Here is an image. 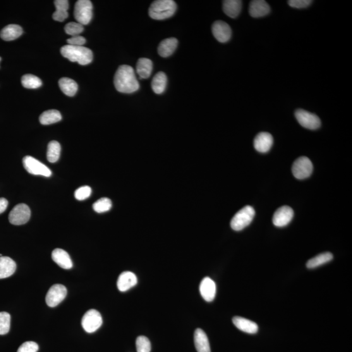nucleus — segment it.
I'll use <instances>...</instances> for the list:
<instances>
[{
  "label": "nucleus",
  "mask_w": 352,
  "mask_h": 352,
  "mask_svg": "<svg viewBox=\"0 0 352 352\" xmlns=\"http://www.w3.org/2000/svg\"><path fill=\"white\" fill-rule=\"evenodd\" d=\"M74 16L77 23L82 25H88L93 16V5L90 0H78L76 2Z\"/></svg>",
  "instance_id": "obj_5"
},
{
  "label": "nucleus",
  "mask_w": 352,
  "mask_h": 352,
  "mask_svg": "<svg viewBox=\"0 0 352 352\" xmlns=\"http://www.w3.org/2000/svg\"><path fill=\"white\" fill-rule=\"evenodd\" d=\"M92 194V189L89 186H83L76 190L75 196L76 200H85L89 198Z\"/></svg>",
  "instance_id": "obj_36"
},
{
  "label": "nucleus",
  "mask_w": 352,
  "mask_h": 352,
  "mask_svg": "<svg viewBox=\"0 0 352 352\" xmlns=\"http://www.w3.org/2000/svg\"><path fill=\"white\" fill-rule=\"evenodd\" d=\"M212 33L215 39L222 43L228 42L232 36L231 28L223 21L218 20L212 26Z\"/></svg>",
  "instance_id": "obj_13"
},
{
  "label": "nucleus",
  "mask_w": 352,
  "mask_h": 352,
  "mask_svg": "<svg viewBox=\"0 0 352 352\" xmlns=\"http://www.w3.org/2000/svg\"><path fill=\"white\" fill-rule=\"evenodd\" d=\"M52 258L59 267L65 270H70L73 267V262L70 256L66 251L61 249H56L52 251Z\"/></svg>",
  "instance_id": "obj_18"
},
{
  "label": "nucleus",
  "mask_w": 352,
  "mask_h": 352,
  "mask_svg": "<svg viewBox=\"0 0 352 352\" xmlns=\"http://www.w3.org/2000/svg\"><path fill=\"white\" fill-rule=\"evenodd\" d=\"M67 288L62 284H54L46 296V303L50 307H55L62 302L67 296Z\"/></svg>",
  "instance_id": "obj_11"
},
{
  "label": "nucleus",
  "mask_w": 352,
  "mask_h": 352,
  "mask_svg": "<svg viewBox=\"0 0 352 352\" xmlns=\"http://www.w3.org/2000/svg\"><path fill=\"white\" fill-rule=\"evenodd\" d=\"M0 61H1V57H0Z\"/></svg>",
  "instance_id": "obj_43"
},
{
  "label": "nucleus",
  "mask_w": 352,
  "mask_h": 352,
  "mask_svg": "<svg viewBox=\"0 0 352 352\" xmlns=\"http://www.w3.org/2000/svg\"><path fill=\"white\" fill-rule=\"evenodd\" d=\"M294 217V211L291 207L284 205L275 212L273 217V223L277 227H284L291 222Z\"/></svg>",
  "instance_id": "obj_12"
},
{
  "label": "nucleus",
  "mask_w": 352,
  "mask_h": 352,
  "mask_svg": "<svg viewBox=\"0 0 352 352\" xmlns=\"http://www.w3.org/2000/svg\"><path fill=\"white\" fill-rule=\"evenodd\" d=\"M167 85V76L163 72H159L153 77L152 82V88L153 92L156 94H162L166 90Z\"/></svg>",
  "instance_id": "obj_26"
},
{
  "label": "nucleus",
  "mask_w": 352,
  "mask_h": 352,
  "mask_svg": "<svg viewBox=\"0 0 352 352\" xmlns=\"http://www.w3.org/2000/svg\"><path fill=\"white\" fill-rule=\"evenodd\" d=\"M312 2L310 0H289L288 4L293 8L303 9L309 6Z\"/></svg>",
  "instance_id": "obj_38"
},
{
  "label": "nucleus",
  "mask_w": 352,
  "mask_h": 352,
  "mask_svg": "<svg viewBox=\"0 0 352 352\" xmlns=\"http://www.w3.org/2000/svg\"><path fill=\"white\" fill-rule=\"evenodd\" d=\"M270 7L263 0H254L249 6V14L253 18L263 17L270 13Z\"/></svg>",
  "instance_id": "obj_17"
},
{
  "label": "nucleus",
  "mask_w": 352,
  "mask_h": 352,
  "mask_svg": "<svg viewBox=\"0 0 352 352\" xmlns=\"http://www.w3.org/2000/svg\"><path fill=\"white\" fill-rule=\"evenodd\" d=\"M333 258H334V256L331 253L327 252L320 254V255L308 261L306 263V267L308 269H314V268L319 267L320 265L330 262L333 260Z\"/></svg>",
  "instance_id": "obj_28"
},
{
  "label": "nucleus",
  "mask_w": 352,
  "mask_h": 352,
  "mask_svg": "<svg viewBox=\"0 0 352 352\" xmlns=\"http://www.w3.org/2000/svg\"><path fill=\"white\" fill-rule=\"evenodd\" d=\"M67 42H68L69 45L81 47L85 44L86 40L82 36L76 35L69 38V39L67 40Z\"/></svg>",
  "instance_id": "obj_39"
},
{
  "label": "nucleus",
  "mask_w": 352,
  "mask_h": 352,
  "mask_svg": "<svg viewBox=\"0 0 352 352\" xmlns=\"http://www.w3.org/2000/svg\"><path fill=\"white\" fill-rule=\"evenodd\" d=\"M232 321L235 326L246 334H255L258 331V325L245 318L236 317L233 318Z\"/></svg>",
  "instance_id": "obj_19"
},
{
  "label": "nucleus",
  "mask_w": 352,
  "mask_h": 352,
  "mask_svg": "<svg viewBox=\"0 0 352 352\" xmlns=\"http://www.w3.org/2000/svg\"><path fill=\"white\" fill-rule=\"evenodd\" d=\"M200 292L205 301L211 302L214 301L216 295V284L210 277H205L201 282Z\"/></svg>",
  "instance_id": "obj_15"
},
{
  "label": "nucleus",
  "mask_w": 352,
  "mask_h": 352,
  "mask_svg": "<svg viewBox=\"0 0 352 352\" xmlns=\"http://www.w3.org/2000/svg\"><path fill=\"white\" fill-rule=\"evenodd\" d=\"M56 9L68 11L69 9V2L68 0H56L54 2Z\"/></svg>",
  "instance_id": "obj_41"
},
{
  "label": "nucleus",
  "mask_w": 352,
  "mask_h": 352,
  "mask_svg": "<svg viewBox=\"0 0 352 352\" xmlns=\"http://www.w3.org/2000/svg\"><path fill=\"white\" fill-rule=\"evenodd\" d=\"M153 71L152 60L148 58L138 59L136 64V72L140 79H146L150 77Z\"/></svg>",
  "instance_id": "obj_25"
},
{
  "label": "nucleus",
  "mask_w": 352,
  "mask_h": 352,
  "mask_svg": "<svg viewBox=\"0 0 352 352\" xmlns=\"http://www.w3.org/2000/svg\"><path fill=\"white\" fill-rule=\"evenodd\" d=\"M22 85L28 89H36L42 86V81L37 76L28 74L22 78Z\"/></svg>",
  "instance_id": "obj_31"
},
{
  "label": "nucleus",
  "mask_w": 352,
  "mask_h": 352,
  "mask_svg": "<svg viewBox=\"0 0 352 352\" xmlns=\"http://www.w3.org/2000/svg\"><path fill=\"white\" fill-rule=\"evenodd\" d=\"M39 350V346L34 342L28 341L22 344L19 347L17 352H37Z\"/></svg>",
  "instance_id": "obj_37"
},
{
  "label": "nucleus",
  "mask_w": 352,
  "mask_h": 352,
  "mask_svg": "<svg viewBox=\"0 0 352 352\" xmlns=\"http://www.w3.org/2000/svg\"><path fill=\"white\" fill-rule=\"evenodd\" d=\"M84 31V26L77 23H69L65 26V32L69 35L73 36L79 35Z\"/></svg>",
  "instance_id": "obj_34"
},
{
  "label": "nucleus",
  "mask_w": 352,
  "mask_h": 352,
  "mask_svg": "<svg viewBox=\"0 0 352 352\" xmlns=\"http://www.w3.org/2000/svg\"><path fill=\"white\" fill-rule=\"evenodd\" d=\"M114 83L116 89L119 92L123 93L135 92L140 88L135 71L128 65H123L117 69L115 74Z\"/></svg>",
  "instance_id": "obj_1"
},
{
  "label": "nucleus",
  "mask_w": 352,
  "mask_h": 352,
  "mask_svg": "<svg viewBox=\"0 0 352 352\" xmlns=\"http://www.w3.org/2000/svg\"><path fill=\"white\" fill-rule=\"evenodd\" d=\"M178 42L176 38H168L160 42L158 47V53L162 57L171 56L178 47Z\"/></svg>",
  "instance_id": "obj_21"
},
{
  "label": "nucleus",
  "mask_w": 352,
  "mask_h": 352,
  "mask_svg": "<svg viewBox=\"0 0 352 352\" xmlns=\"http://www.w3.org/2000/svg\"><path fill=\"white\" fill-rule=\"evenodd\" d=\"M11 316L8 313L0 312V335L8 334L10 330Z\"/></svg>",
  "instance_id": "obj_33"
},
{
  "label": "nucleus",
  "mask_w": 352,
  "mask_h": 352,
  "mask_svg": "<svg viewBox=\"0 0 352 352\" xmlns=\"http://www.w3.org/2000/svg\"><path fill=\"white\" fill-rule=\"evenodd\" d=\"M68 17V11L59 10V9H56L52 15L54 20L58 22H63Z\"/></svg>",
  "instance_id": "obj_40"
},
{
  "label": "nucleus",
  "mask_w": 352,
  "mask_h": 352,
  "mask_svg": "<svg viewBox=\"0 0 352 352\" xmlns=\"http://www.w3.org/2000/svg\"><path fill=\"white\" fill-rule=\"evenodd\" d=\"M31 217L30 208L25 203L16 205L9 215V222L13 225H23L28 222Z\"/></svg>",
  "instance_id": "obj_9"
},
{
  "label": "nucleus",
  "mask_w": 352,
  "mask_h": 352,
  "mask_svg": "<svg viewBox=\"0 0 352 352\" xmlns=\"http://www.w3.org/2000/svg\"><path fill=\"white\" fill-rule=\"evenodd\" d=\"M137 282L135 274L131 272H125L119 275L117 279V288L120 292H126L136 286Z\"/></svg>",
  "instance_id": "obj_16"
},
{
  "label": "nucleus",
  "mask_w": 352,
  "mask_h": 352,
  "mask_svg": "<svg viewBox=\"0 0 352 352\" xmlns=\"http://www.w3.org/2000/svg\"><path fill=\"white\" fill-rule=\"evenodd\" d=\"M176 10L177 5L173 0H157L151 5L149 15L154 20H165L173 16Z\"/></svg>",
  "instance_id": "obj_3"
},
{
  "label": "nucleus",
  "mask_w": 352,
  "mask_h": 352,
  "mask_svg": "<svg viewBox=\"0 0 352 352\" xmlns=\"http://www.w3.org/2000/svg\"><path fill=\"white\" fill-rule=\"evenodd\" d=\"M112 205V201L109 198H102L93 203V208L95 212L101 214L109 212L111 209Z\"/></svg>",
  "instance_id": "obj_32"
},
{
  "label": "nucleus",
  "mask_w": 352,
  "mask_h": 352,
  "mask_svg": "<svg viewBox=\"0 0 352 352\" xmlns=\"http://www.w3.org/2000/svg\"><path fill=\"white\" fill-rule=\"evenodd\" d=\"M292 170L296 178L304 179L308 178L312 174L313 165L308 157H301L294 161Z\"/></svg>",
  "instance_id": "obj_6"
},
{
  "label": "nucleus",
  "mask_w": 352,
  "mask_h": 352,
  "mask_svg": "<svg viewBox=\"0 0 352 352\" xmlns=\"http://www.w3.org/2000/svg\"><path fill=\"white\" fill-rule=\"evenodd\" d=\"M297 120L301 126L310 130H316L320 128L321 121L317 115L310 113L309 112L299 109L295 112Z\"/></svg>",
  "instance_id": "obj_10"
},
{
  "label": "nucleus",
  "mask_w": 352,
  "mask_h": 352,
  "mask_svg": "<svg viewBox=\"0 0 352 352\" xmlns=\"http://www.w3.org/2000/svg\"><path fill=\"white\" fill-rule=\"evenodd\" d=\"M136 349L137 352H150L151 342L147 337L140 336L136 339Z\"/></svg>",
  "instance_id": "obj_35"
},
{
  "label": "nucleus",
  "mask_w": 352,
  "mask_h": 352,
  "mask_svg": "<svg viewBox=\"0 0 352 352\" xmlns=\"http://www.w3.org/2000/svg\"><path fill=\"white\" fill-rule=\"evenodd\" d=\"M23 30L21 26L16 25H10L7 26L0 33V37L2 39L10 42L17 39L23 34Z\"/></svg>",
  "instance_id": "obj_24"
},
{
  "label": "nucleus",
  "mask_w": 352,
  "mask_h": 352,
  "mask_svg": "<svg viewBox=\"0 0 352 352\" xmlns=\"http://www.w3.org/2000/svg\"><path fill=\"white\" fill-rule=\"evenodd\" d=\"M62 119L60 112L56 110H49L45 111L39 117L40 123L45 126L53 124L61 121Z\"/></svg>",
  "instance_id": "obj_29"
},
{
  "label": "nucleus",
  "mask_w": 352,
  "mask_h": 352,
  "mask_svg": "<svg viewBox=\"0 0 352 352\" xmlns=\"http://www.w3.org/2000/svg\"><path fill=\"white\" fill-rule=\"evenodd\" d=\"M59 86L64 94L69 97H73L77 92V83L73 79L69 78H61L59 80Z\"/></svg>",
  "instance_id": "obj_27"
},
{
  "label": "nucleus",
  "mask_w": 352,
  "mask_h": 352,
  "mask_svg": "<svg viewBox=\"0 0 352 352\" xmlns=\"http://www.w3.org/2000/svg\"><path fill=\"white\" fill-rule=\"evenodd\" d=\"M61 146L57 141H52L48 145L47 159L50 162L54 163L59 160L60 157Z\"/></svg>",
  "instance_id": "obj_30"
},
{
  "label": "nucleus",
  "mask_w": 352,
  "mask_h": 352,
  "mask_svg": "<svg viewBox=\"0 0 352 352\" xmlns=\"http://www.w3.org/2000/svg\"><path fill=\"white\" fill-rule=\"evenodd\" d=\"M23 165L26 171L35 176L50 177L52 172L46 165L31 156H26L23 159Z\"/></svg>",
  "instance_id": "obj_7"
},
{
  "label": "nucleus",
  "mask_w": 352,
  "mask_h": 352,
  "mask_svg": "<svg viewBox=\"0 0 352 352\" xmlns=\"http://www.w3.org/2000/svg\"><path fill=\"white\" fill-rule=\"evenodd\" d=\"M255 215V211L250 205L242 208L232 218L231 225L235 231H240L246 228L253 221Z\"/></svg>",
  "instance_id": "obj_4"
},
{
  "label": "nucleus",
  "mask_w": 352,
  "mask_h": 352,
  "mask_svg": "<svg viewBox=\"0 0 352 352\" xmlns=\"http://www.w3.org/2000/svg\"><path fill=\"white\" fill-rule=\"evenodd\" d=\"M242 2L239 0H225L222 2L224 13L232 18H236L240 13Z\"/></svg>",
  "instance_id": "obj_23"
},
{
  "label": "nucleus",
  "mask_w": 352,
  "mask_h": 352,
  "mask_svg": "<svg viewBox=\"0 0 352 352\" xmlns=\"http://www.w3.org/2000/svg\"><path fill=\"white\" fill-rule=\"evenodd\" d=\"M274 143V138L269 133L262 132L256 136L254 140V146L256 151L260 153L269 152Z\"/></svg>",
  "instance_id": "obj_14"
},
{
  "label": "nucleus",
  "mask_w": 352,
  "mask_h": 352,
  "mask_svg": "<svg viewBox=\"0 0 352 352\" xmlns=\"http://www.w3.org/2000/svg\"><path fill=\"white\" fill-rule=\"evenodd\" d=\"M16 269V263L11 258L7 256L0 257V279L11 277Z\"/></svg>",
  "instance_id": "obj_22"
},
{
  "label": "nucleus",
  "mask_w": 352,
  "mask_h": 352,
  "mask_svg": "<svg viewBox=\"0 0 352 352\" xmlns=\"http://www.w3.org/2000/svg\"><path fill=\"white\" fill-rule=\"evenodd\" d=\"M62 56L72 62H77L82 66L90 64L93 60V52L88 48L66 45L61 49Z\"/></svg>",
  "instance_id": "obj_2"
},
{
  "label": "nucleus",
  "mask_w": 352,
  "mask_h": 352,
  "mask_svg": "<svg viewBox=\"0 0 352 352\" xmlns=\"http://www.w3.org/2000/svg\"><path fill=\"white\" fill-rule=\"evenodd\" d=\"M102 324V318L97 310L91 309L87 311L82 319L83 329L89 334H92L99 329Z\"/></svg>",
  "instance_id": "obj_8"
},
{
  "label": "nucleus",
  "mask_w": 352,
  "mask_h": 352,
  "mask_svg": "<svg viewBox=\"0 0 352 352\" xmlns=\"http://www.w3.org/2000/svg\"><path fill=\"white\" fill-rule=\"evenodd\" d=\"M7 206H8V201L4 198H0V214L6 210Z\"/></svg>",
  "instance_id": "obj_42"
},
{
  "label": "nucleus",
  "mask_w": 352,
  "mask_h": 352,
  "mask_svg": "<svg viewBox=\"0 0 352 352\" xmlns=\"http://www.w3.org/2000/svg\"><path fill=\"white\" fill-rule=\"evenodd\" d=\"M194 341L198 352H211L209 340L202 329L198 328L194 335Z\"/></svg>",
  "instance_id": "obj_20"
}]
</instances>
